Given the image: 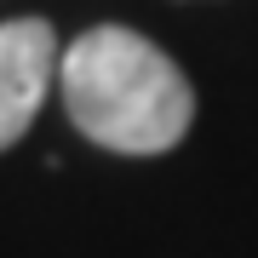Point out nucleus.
I'll return each instance as SVG.
<instances>
[{
	"mask_svg": "<svg viewBox=\"0 0 258 258\" xmlns=\"http://www.w3.org/2000/svg\"><path fill=\"white\" fill-rule=\"evenodd\" d=\"M52 75H57V35L46 18L0 23V149H12L29 132V120L46 103Z\"/></svg>",
	"mask_w": 258,
	"mask_h": 258,
	"instance_id": "f03ea898",
	"label": "nucleus"
},
{
	"mask_svg": "<svg viewBox=\"0 0 258 258\" xmlns=\"http://www.w3.org/2000/svg\"><path fill=\"white\" fill-rule=\"evenodd\" d=\"M63 109L92 144L115 155H166L195 120V92L184 69L138 29H86L57 57Z\"/></svg>",
	"mask_w": 258,
	"mask_h": 258,
	"instance_id": "f257e3e1",
	"label": "nucleus"
}]
</instances>
